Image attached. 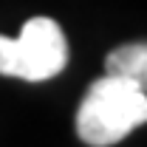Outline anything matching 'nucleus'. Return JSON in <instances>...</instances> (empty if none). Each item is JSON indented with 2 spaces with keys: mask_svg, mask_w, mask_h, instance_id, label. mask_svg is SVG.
Instances as JSON below:
<instances>
[{
  "mask_svg": "<svg viewBox=\"0 0 147 147\" xmlns=\"http://www.w3.org/2000/svg\"><path fill=\"white\" fill-rule=\"evenodd\" d=\"M105 71L133 82L147 93V42H127L113 48L105 59Z\"/></svg>",
  "mask_w": 147,
  "mask_h": 147,
  "instance_id": "3",
  "label": "nucleus"
},
{
  "mask_svg": "<svg viewBox=\"0 0 147 147\" xmlns=\"http://www.w3.org/2000/svg\"><path fill=\"white\" fill-rule=\"evenodd\" d=\"M68 62V42L51 17H31L23 23L20 37L0 34V74L28 82L51 79Z\"/></svg>",
  "mask_w": 147,
  "mask_h": 147,
  "instance_id": "2",
  "label": "nucleus"
},
{
  "mask_svg": "<svg viewBox=\"0 0 147 147\" xmlns=\"http://www.w3.org/2000/svg\"><path fill=\"white\" fill-rule=\"evenodd\" d=\"M147 122V93L122 76H99L76 110V136L91 147L119 144Z\"/></svg>",
  "mask_w": 147,
  "mask_h": 147,
  "instance_id": "1",
  "label": "nucleus"
}]
</instances>
